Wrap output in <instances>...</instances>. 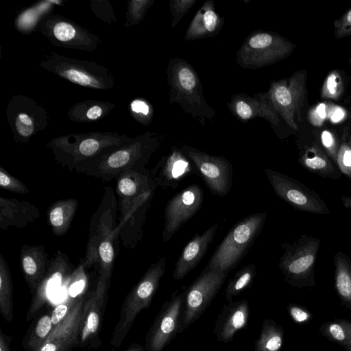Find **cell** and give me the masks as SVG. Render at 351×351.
<instances>
[{
  "instance_id": "6da1fadb",
  "label": "cell",
  "mask_w": 351,
  "mask_h": 351,
  "mask_svg": "<svg viewBox=\"0 0 351 351\" xmlns=\"http://www.w3.org/2000/svg\"><path fill=\"white\" fill-rule=\"evenodd\" d=\"M115 180L119 213L115 232L124 247L134 249L142 240L146 213L158 186L146 168L124 171Z\"/></svg>"
},
{
  "instance_id": "7a4b0ae2",
  "label": "cell",
  "mask_w": 351,
  "mask_h": 351,
  "mask_svg": "<svg viewBox=\"0 0 351 351\" xmlns=\"http://www.w3.org/2000/svg\"><path fill=\"white\" fill-rule=\"evenodd\" d=\"M162 139V134L147 132L134 136L129 143L78 165L75 171L104 182L111 181L124 171L145 169Z\"/></svg>"
},
{
  "instance_id": "3957f363",
  "label": "cell",
  "mask_w": 351,
  "mask_h": 351,
  "mask_svg": "<svg viewBox=\"0 0 351 351\" xmlns=\"http://www.w3.org/2000/svg\"><path fill=\"white\" fill-rule=\"evenodd\" d=\"M134 137L117 132H90L54 137L47 144L56 161L73 171L76 167L131 141Z\"/></svg>"
},
{
  "instance_id": "277c9868",
  "label": "cell",
  "mask_w": 351,
  "mask_h": 351,
  "mask_svg": "<svg viewBox=\"0 0 351 351\" xmlns=\"http://www.w3.org/2000/svg\"><path fill=\"white\" fill-rule=\"evenodd\" d=\"M267 213L252 214L237 222L219 245L206 268L228 272L245 256L260 234Z\"/></svg>"
},
{
  "instance_id": "5b68a950",
  "label": "cell",
  "mask_w": 351,
  "mask_h": 351,
  "mask_svg": "<svg viewBox=\"0 0 351 351\" xmlns=\"http://www.w3.org/2000/svg\"><path fill=\"white\" fill-rule=\"evenodd\" d=\"M167 73L171 103H178L184 111L193 117L211 119L215 116V110L208 104L203 95L199 76L185 60L171 59Z\"/></svg>"
},
{
  "instance_id": "8992f818",
  "label": "cell",
  "mask_w": 351,
  "mask_h": 351,
  "mask_svg": "<svg viewBox=\"0 0 351 351\" xmlns=\"http://www.w3.org/2000/svg\"><path fill=\"white\" fill-rule=\"evenodd\" d=\"M165 257H160L151 264L140 280L126 295L110 339L112 346L118 348L123 343L137 315L150 306L160 280L165 272Z\"/></svg>"
},
{
  "instance_id": "52a82bcc",
  "label": "cell",
  "mask_w": 351,
  "mask_h": 351,
  "mask_svg": "<svg viewBox=\"0 0 351 351\" xmlns=\"http://www.w3.org/2000/svg\"><path fill=\"white\" fill-rule=\"evenodd\" d=\"M320 242L319 238L304 234L282 244L283 253L278 266L291 287L301 289L315 285V264Z\"/></svg>"
},
{
  "instance_id": "ba28073f",
  "label": "cell",
  "mask_w": 351,
  "mask_h": 351,
  "mask_svg": "<svg viewBox=\"0 0 351 351\" xmlns=\"http://www.w3.org/2000/svg\"><path fill=\"white\" fill-rule=\"evenodd\" d=\"M39 66L61 78L82 87L108 90L115 80L110 71L93 61L79 60L54 52L45 54Z\"/></svg>"
},
{
  "instance_id": "9c48e42d",
  "label": "cell",
  "mask_w": 351,
  "mask_h": 351,
  "mask_svg": "<svg viewBox=\"0 0 351 351\" xmlns=\"http://www.w3.org/2000/svg\"><path fill=\"white\" fill-rule=\"evenodd\" d=\"M228 273L204 268L195 280L185 290L178 334L197 320L212 302Z\"/></svg>"
},
{
  "instance_id": "30bf717a",
  "label": "cell",
  "mask_w": 351,
  "mask_h": 351,
  "mask_svg": "<svg viewBox=\"0 0 351 351\" xmlns=\"http://www.w3.org/2000/svg\"><path fill=\"white\" fill-rule=\"evenodd\" d=\"M36 32L42 34L53 45L65 49L93 52L101 43L97 35L59 14L50 13L43 17Z\"/></svg>"
},
{
  "instance_id": "8fae6325",
  "label": "cell",
  "mask_w": 351,
  "mask_h": 351,
  "mask_svg": "<svg viewBox=\"0 0 351 351\" xmlns=\"http://www.w3.org/2000/svg\"><path fill=\"white\" fill-rule=\"evenodd\" d=\"M5 114L17 143H28L32 137L45 130L49 123L46 110L34 99L14 95L9 100Z\"/></svg>"
},
{
  "instance_id": "7c38bea8",
  "label": "cell",
  "mask_w": 351,
  "mask_h": 351,
  "mask_svg": "<svg viewBox=\"0 0 351 351\" xmlns=\"http://www.w3.org/2000/svg\"><path fill=\"white\" fill-rule=\"evenodd\" d=\"M117 213L118 205L114 192L111 187L106 186L99 207L92 216L85 256L80 261L86 268L91 267L97 263L100 243L112 235L118 237L115 232Z\"/></svg>"
},
{
  "instance_id": "4fadbf2b",
  "label": "cell",
  "mask_w": 351,
  "mask_h": 351,
  "mask_svg": "<svg viewBox=\"0 0 351 351\" xmlns=\"http://www.w3.org/2000/svg\"><path fill=\"white\" fill-rule=\"evenodd\" d=\"M265 172L275 193L295 209L319 215L330 213L319 195L304 184L275 170L265 169Z\"/></svg>"
},
{
  "instance_id": "5bb4252c",
  "label": "cell",
  "mask_w": 351,
  "mask_h": 351,
  "mask_svg": "<svg viewBox=\"0 0 351 351\" xmlns=\"http://www.w3.org/2000/svg\"><path fill=\"white\" fill-rule=\"evenodd\" d=\"M182 152L193 162L210 191L223 197L228 194L232 183L230 162L222 156H213L196 147L182 145Z\"/></svg>"
},
{
  "instance_id": "9a60e30c",
  "label": "cell",
  "mask_w": 351,
  "mask_h": 351,
  "mask_svg": "<svg viewBox=\"0 0 351 351\" xmlns=\"http://www.w3.org/2000/svg\"><path fill=\"white\" fill-rule=\"evenodd\" d=\"M185 290L173 295L161 306L145 339V351H162L178 334Z\"/></svg>"
},
{
  "instance_id": "2e32d148",
  "label": "cell",
  "mask_w": 351,
  "mask_h": 351,
  "mask_svg": "<svg viewBox=\"0 0 351 351\" xmlns=\"http://www.w3.org/2000/svg\"><path fill=\"white\" fill-rule=\"evenodd\" d=\"M203 191L196 184H191L177 193L165 209V226L162 239L167 242L200 209Z\"/></svg>"
},
{
  "instance_id": "e0dca14e",
  "label": "cell",
  "mask_w": 351,
  "mask_h": 351,
  "mask_svg": "<svg viewBox=\"0 0 351 351\" xmlns=\"http://www.w3.org/2000/svg\"><path fill=\"white\" fill-rule=\"evenodd\" d=\"M279 40L267 32H257L247 38L237 52V62L255 69L268 65L283 53Z\"/></svg>"
},
{
  "instance_id": "ac0fdd59",
  "label": "cell",
  "mask_w": 351,
  "mask_h": 351,
  "mask_svg": "<svg viewBox=\"0 0 351 351\" xmlns=\"http://www.w3.org/2000/svg\"><path fill=\"white\" fill-rule=\"evenodd\" d=\"M75 269L67 254L58 250L51 259L50 265L36 291L27 312L26 319L30 320L48 302L51 293L66 284Z\"/></svg>"
},
{
  "instance_id": "d6986e66",
  "label": "cell",
  "mask_w": 351,
  "mask_h": 351,
  "mask_svg": "<svg viewBox=\"0 0 351 351\" xmlns=\"http://www.w3.org/2000/svg\"><path fill=\"white\" fill-rule=\"evenodd\" d=\"M86 298L80 295L65 318L54 326L51 332L36 351H71L79 343Z\"/></svg>"
},
{
  "instance_id": "ffe728a7",
  "label": "cell",
  "mask_w": 351,
  "mask_h": 351,
  "mask_svg": "<svg viewBox=\"0 0 351 351\" xmlns=\"http://www.w3.org/2000/svg\"><path fill=\"white\" fill-rule=\"evenodd\" d=\"M110 282L99 275L96 287L86 298L79 342L88 345L98 338L108 298Z\"/></svg>"
},
{
  "instance_id": "44dd1931",
  "label": "cell",
  "mask_w": 351,
  "mask_h": 351,
  "mask_svg": "<svg viewBox=\"0 0 351 351\" xmlns=\"http://www.w3.org/2000/svg\"><path fill=\"white\" fill-rule=\"evenodd\" d=\"M191 162L181 149L175 147L150 171L151 177L157 186L176 189L184 178L195 172Z\"/></svg>"
},
{
  "instance_id": "7402d4cb",
  "label": "cell",
  "mask_w": 351,
  "mask_h": 351,
  "mask_svg": "<svg viewBox=\"0 0 351 351\" xmlns=\"http://www.w3.org/2000/svg\"><path fill=\"white\" fill-rule=\"evenodd\" d=\"M250 317V306L246 299L224 304L217 317L214 334L217 341L231 342L235 334L246 327Z\"/></svg>"
},
{
  "instance_id": "603a6c76",
  "label": "cell",
  "mask_w": 351,
  "mask_h": 351,
  "mask_svg": "<svg viewBox=\"0 0 351 351\" xmlns=\"http://www.w3.org/2000/svg\"><path fill=\"white\" fill-rule=\"evenodd\" d=\"M218 226V223H215L204 233H196L187 243L175 263L173 271L174 280H182L196 267L213 242Z\"/></svg>"
},
{
  "instance_id": "cb8c5ba5",
  "label": "cell",
  "mask_w": 351,
  "mask_h": 351,
  "mask_svg": "<svg viewBox=\"0 0 351 351\" xmlns=\"http://www.w3.org/2000/svg\"><path fill=\"white\" fill-rule=\"evenodd\" d=\"M44 245H23L20 250V267L23 277L31 290L34 293L50 265Z\"/></svg>"
},
{
  "instance_id": "d4e9b609",
  "label": "cell",
  "mask_w": 351,
  "mask_h": 351,
  "mask_svg": "<svg viewBox=\"0 0 351 351\" xmlns=\"http://www.w3.org/2000/svg\"><path fill=\"white\" fill-rule=\"evenodd\" d=\"M38 207L26 200L0 197V229L24 228L40 217Z\"/></svg>"
},
{
  "instance_id": "484cf974",
  "label": "cell",
  "mask_w": 351,
  "mask_h": 351,
  "mask_svg": "<svg viewBox=\"0 0 351 351\" xmlns=\"http://www.w3.org/2000/svg\"><path fill=\"white\" fill-rule=\"evenodd\" d=\"M223 25V19L215 12L214 2L207 1L194 16L184 38L191 40L214 36L220 32Z\"/></svg>"
},
{
  "instance_id": "4316f807",
  "label": "cell",
  "mask_w": 351,
  "mask_h": 351,
  "mask_svg": "<svg viewBox=\"0 0 351 351\" xmlns=\"http://www.w3.org/2000/svg\"><path fill=\"white\" fill-rule=\"evenodd\" d=\"M267 94L258 93L254 97L236 95L230 103V109L242 121L254 117H262L272 123L278 122V117L267 101Z\"/></svg>"
},
{
  "instance_id": "83f0119b",
  "label": "cell",
  "mask_w": 351,
  "mask_h": 351,
  "mask_svg": "<svg viewBox=\"0 0 351 351\" xmlns=\"http://www.w3.org/2000/svg\"><path fill=\"white\" fill-rule=\"evenodd\" d=\"M79 202L75 198L59 199L47 208L48 225L56 236L64 235L70 229Z\"/></svg>"
},
{
  "instance_id": "f1b7e54d",
  "label": "cell",
  "mask_w": 351,
  "mask_h": 351,
  "mask_svg": "<svg viewBox=\"0 0 351 351\" xmlns=\"http://www.w3.org/2000/svg\"><path fill=\"white\" fill-rule=\"evenodd\" d=\"M299 163L308 171L324 178L338 180L342 176L337 165L317 147L307 149L300 156Z\"/></svg>"
},
{
  "instance_id": "f546056e",
  "label": "cell",
  "mask_w": 351,
  "mask_h": 351,
  "mask_svg": "<svg viewBox=\"0 0 351 351\" xmlns=\"http://www.w3.org/2000/svg\"><path fill=\"white\" fill-rule=\"evenodd\" d=\"M115 104L107 101L87 99L75 104L68 111L70 121L90 123L101 120L110 114Z\"/></svg>"
},
{
  "instance_id": "4dcf8cb0",
  "label": "cell",
  "mask_w": 351,
  "mask_h": 351,
  "mask_svg": "<svg viewBox=\"0 0 351 351\" xmlns=\"http://www.w3.org/2000/svg\"><path fill=\"white\" fill-rule=\"evenodd\" d=\"M334 287L341 304L351 310V258L341 251L334 255Z\"/></svg>"
},
{
  "instance_id": "1f68e13d",
  "label": "cell",
  "mask_w": 351,
  "mask_h": 351,
  "mask_svg": "<svg viewBox=\"0 0 351 351\" xmlns=\"http://www.w3.org/2000/svg\"><path fill=\"white\" fill-rule=\"evenodd\" d=\"M284 335L281 326L271 319H265L252 351H280Z\"/></svg>"
},
{
  "instance_id": "d6a6232c",
  "label": "cell",
  "mask_w": 351,
  "mask_h": 351,
  "mask_svg": "<svg viewBox=\"0 0 351 351\" xmlns=\"http://www.w3.org/2000/svg\"><path fill=\"white\" fill-rule=\"evenodd\" d=\"M0 311L5 321H12L13 284L6 259L0 254Z\"/></svg>"
},
{
  "instance_id": "836d02e7",
  "label": "cell",
  "mask_w": 351,
  "mask_h": 351,
  "mask_svg": "<svg viewBox=\"0 0 351 351\" xmlns=\"http://www.w3.org/2000/svg\"><path fill=\"white\" fill-rule=\"evenodd\" d=\"M58 1H42L37 5L32 6L29 9L21 12L16 18L14 25L16 29H19L26 21L27 23L19 30L23 34H30L31 32L36 31V27L46 15L50 14L49 11L54 6V4Z\"/></svg>"
},
{
  "instance_id": "e575fe53",
  "label": "cell",
  "mask_w": 351,
  "mask_h": 351,
  "mask_svg": "<svg viewBox=\"0 0 351 351\" xmlns=\"http://www.w3.org/2000/svg\"><path fill=\"white\" fill-rule=\"evenodd\" d=\"M256 274L255 264L247 265L237 271L228 281L225 289V300L229 303L234 297L249 288Z\"/></svg>"
},
{
  "instance_id": "d590c367",
  "label": "cell",
  "mask_w": 351,
  "mask_h": 351,
  "mask_svg": "<svg viewBox=\"0 0 351 351\" xmlns=\"http://www.w3.org/2000/svg\"><path fill=\"white\" fill-rule=\"evenodd\" d=\"M319 332L328 340L343 346L351 342V321L337 319L323 323Z\"/></svg>"
},
{
  "instance_id": "8d00e7d4",
  "label": "cell",
  "mask_w": 351,
  "mask_h": 351,
  "mask_svg": "<svg viewBox=\"0 0 351 351\" xmlns=\"http://www.w3.org/2000/svg\"><path fill=\"white\" fill-rule=\"evenodd\" d=\"M51 315L49 314L41 316L35 324L27 341V348L29 351H36L47 339L53 328Z\"/></svg>"
},
{
  "instance_id": "74e56055",
  "label": "cell",
  "mask_w": 351,
  "mask_h": 351,
  "mask_svg": "<svg viewBox=\"0 0 351 351\" xmlns=\"http://www.w3.org/2000/svg\"><path fill=\"white\" fill-rule=\"evenodd\" d=\"M154 3V0L129 1L128 2L124 26L129 27L139 24Z\"/></svg>"
},
{
  "instance_id": "f35d334b",
  "label": "cell",
  "mask_w": 351,
  "mask_h": 351,
  "mask_svg": "<svg viewBox=\"0 0 351 351\" xmlns=\"http://www.w3.org/2000/svg\"><path fill=\"white\" fill-rule=\"evenodd\" d=\"M129 111L134 119L143 125H148L153 119V108L144 98L136 97L129 105Z\"/></svg>"
},
{
  "instance_id": "ab89813d",
  "label": "cell",
  "mask_w": 351,
  "mask_h": 351,
  "mask_svg": "<svg viewBox=\"0 0 351 351\" xmlns=\"http://www.w3.org/2000/svg\"><path fill=\"white\" fill-rule=\"evenodd\" d=\"M91 10L95 16L108 24H113L117 21L114 11L108 0H90L89 1Z\"/></svg>"
},
{
  "instance_id": "60d3db41",
  "label": "cell",
  "mask_w": 351,
  "mask_h": 351,
  "mask_svg": "<svg viewBox=\"0 0 351 351\" xmlns=\"http://www.w3.org/2000/svg\"><path fill=\"white\" fill-rule=\"evenodd\" d=\"M0 186L4 190L21 195L29 193V189L22 181L8 173L2 166H0Z\"/></svg>"
},
{
  "instance_id": "b9f144b4",
  "label": "cell",
  "mask_w": 351,
  "mask_h": 351,
  "mask_svg": "<svg viewBox=\"0 0 351 351\" xmlns=\"http://www.w3.org/2000/svg\"><path fill=\"white\" fill-rule=\"evenodd\" d=\"M197 2V0H171L170 10L172 14L171 27L174 28L182 18Z\"/></svg>"
},
{
  "instance_id": "7bdbcfd3",
  "label": "cell",
  "mask_w": 351,
  "mask_h": 351,
  "mask_svg": "<svg viewBox=\"0 0 351 351\" xmlns=\"http://www.w3.org/2000/svg\"><path fill=\"white\" fill-rule=\"evenodd\" d=\"M270 96L278 106L282 108L289 107L292 104L293 96L291 90L285 85H275L271 88Z\"/></svg>"
},
{
  "instance_id": "ee69618b",
  "label": "cell",
  "mask_w": 351,
  "mask_h": 351,
  "mask_svg": "<svg viewBox=\"0 0 351 351\" xmlns=\"http://www.w3.org/2000/svg\"><path fill=\"white\" fill-rule=\"evenodd\" d=\"M82 295L84 294H81L77 297L68 295L64 301L59 304L53 309L50 315L53 326H56L65 318L78 298Z\"/></svg>"
},
{
  "instance_id": "f6af8a7d",
  "label": "cell",
  "mask_w": 351,
  "mask_h": 351,
  "mask_svg": "<svg viewBox=\"0 0 351 351\" xmlns=\"http://www.w3.org/2000/svg\"><path fill=\"white\" fill-rule=\"evenodd\" d=\"M336 165L342 174H345L351 181V148L343 145L337 156Z\"/></svg>"
},
{
  "instance_id": "bcb514c9",
  "label": "cell",
  "mask_w": 351,
  "mask_h": 351,
  "mask_svg": "<svg viewBox=\"0 0 351 351\" xmlns=\"http://www.w3.org/2000/svg\"><path fill=\"white\" fill-rule=\"evenodd\" d=\"M287 308L291 318L298 324H306L312 319L311 313L303 306L291 303Z\"/></svg>"
},
{
  "instance_id": "7dc6e473",
  "label": "cell",
  "mask_w": 351,
  "mask_h": 351,
  "mask_svg": "<svg viewBox=\"0 0 351 351\" xmlns=\"http://www.w3.org/2000/svg\"><path fill=\"white\" fill-rule=\"evenodd\" d=\"M10 339L3 333H0V351H11L10 348Z\"/></svg>"
},
{
  "instance_id": "c3c4849f",
  "label": "cell",
  "mask_w": 351,
  "mask_h": 351,
  "mask_svg": "<svg viewBox=\"0 0 351 351\" xmlns=\"http://www.w3.org/2000/svg\"><path fill=\"white\" fill-rule=\"evenodd\" d=\"M337 86L336 76L334 74H331L327 79V88L328 91L331 94H335L336 93Z\"/></svg>"
},
{
  "instance_id": "681fc988",
  "label": "cell",
  "mask_w": 351,
  "mask_h": 351,
  "mask_svg": "<svg viewBox=\"0 0 351 351\" xmlns=\"http://www.w3.org/2000/svg\"><path fill=\"white\" fill-rule=\"evenodd\" d=\"M344 117V112L341 108H337L331 116V120L333 122H338Z\"/></svg>"
},
{
  "instance_id": "f907efd6",
  "label": "cell",
  "mask_w": 351,
  "mask_h": 351,
  "mask_svg": "<svg viewBox=\"0 0 351 351\" xmlns=\"http://www.w3.org/2000/svg\"><path fill=\"white\" fill-rule=\"evenodd\" d=\"M123 351H145V347L140 344L133 343Z\"/></svg>"
},
{
  "instance_id": "816d5d0a",
  "label": "cell",
  "mask_w": 351,
  "mask_h": 351,
  "mask_svg": "<svg viewBox=\"0 0 351 351\" xmlns=\"http://www.w3.org/2000/svg\"><path fill=\"white\" fill-rule=\"evenodd\" d=\"M341 202L343 204V206L351 210V195L350 196H346V195H343L341 197Z\"/></svg>"
},
{
  "instance_id": "f5cc1de1",
  "label": "cell",
  "mask_w": 351,
  "mask_h": 351,
  "mask_svg": "<svg viewBox=\"0 0 351 351\" xmlns=\"http://www.w3.org/2000/svg\"><path fill=\"white\" fill-rule=\"evenodd\" d=\"M317 113L318 115L322 119H324L326 117V109L324 104H322L318 106Z\"/></svg>"
},
{
  "instance_id": "db71d44e",
  "label": "cell",
  "mask_w": 351,
  "mask_h": 351,
  "mask_svg": "<svg viewBox=\"0 0 351 351\" xmlns=\"http://www.w3.org/2000/svg\"><path fill=\"white\" fill-rule=\"evenodd\" d=\"M343 347L345 348L346 351H351V342L346 343Z\"/></svg>"
},
{
  "instance_id": "11a10c76",
  "label": "cell",
  "mask_w": 351,
  "mask_h": 351,
  "mask_svg": "<svg viewBox=\"0 0 351 351\" xmlns=\"http://www.w3.org/2000/svg\"><path fill=\"white\" fill-rule=\"evenodd\" d=\"M347 21L351 23V10L347 14Z\"/></svg>"
}]
</instances>
